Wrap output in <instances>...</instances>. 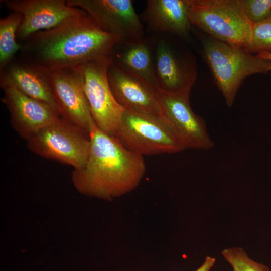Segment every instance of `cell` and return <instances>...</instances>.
I'll use <instances>...</instances> for the list:
<instances>
[{
    "instance_id": "d6986e66",
    "label": "cell",
    "mask_w": 271,
    "mask_h": 271,
    "mask_svg": "<svg viewBox=\"0 0 271 271\" xmlns=\"http://www.w3.org/2000/svg\"><path fill=\"white\" fill-rule=\"evenodd\" d=\"M221 253L233 271H270L265 264L251 259L242 248H225Z\"/></svg>"
},
{
    "instance_id": "5bb4252c",
    "label": "cell",
    "mask_w": 271,
    "mask_h": 271,
    "mask_svg": "<svg viewBox=\"0 0 271 271\" xmlns=\"http://www.w3.org/2000/svg\"><path fill=\"white\" fill-rule=\"evenodd\" d=\"M0 72L2 88L13 87L27 96L57 109L47 68L22 55L15 56Z\"/></svg>"
},
{
    "instance_id": "9c48e42d",
    "label": "cell",
    "mask_w": 271,
    "mask_h": 271,
    "mask_svg": "<svg viewBox=\"0 0 271 271\" xmlns=\"http://www.w3.org/2000/svg\"><path fill=\"white\" fill-rule=\"evenodd\" d=\"M191 91L175 94L158 90L160 104L158 118L184 150H209L214 146L204 119L192 109Z\"/></svg>"
},
{
    "instance_id": "52a82bcc",
    "label": "cell",
    "mask_w": 271,
    "mask_h": 271,
    "mask_svg": "<svg viewBox=\"0 0 271 271\" xmlns=\"http://www.w3.org/2000/svg\"><path fill=\"white\" fill-rule=\"evenodd\" d=\"M112 62L109 56L89 61L78 68L95 124L115 137L125 109L115 99L109 84L107 71Z\"/></svg>"
},
{
    "instance_id": "9a60e30c",
    "label": "cell",
    "mask_w": 271,
    "mask_h": 271,
    "mask_svg": "<svg viewBox=\"0 0 271 271\" xmlns=\"http://www.w3.org/2000/svg\"><path fill=\"white\" fill-rule=\"evenodd\" d=\"M107 77L115 99L125 110L158 117L160 104L156 88L112 62Z\"/></svg>"
},
{
    "instance_id": "ac0fdd59",
    "label": "cell",
    "mask_w": 271,
    "mask_h": 271,
    "mask_svg": "<svg viewBox=\"0 0 271 271\" xmlns=\"http://www.w3.org/2000/svg\"><path fill=\"white\" fill-rule=\"evenodd\" d=\"M23 20V15L12 11L0 19V69L22 49L21 44L18 42L17 34Z\"/></svg>"
},
{
    "instance_id": "5b68a950",
    "label": "cell",
    "mask_w": 271,
    "mask_h": 271,
    "mask_svg": "<svg viewBox=\"0 0 271 271\" xmlns=\"http://www.w3.org/2000/svg\"><path fill=\"white\" fill-rule=\"evenodd\" d=\"M27 146L41 157L79 169L87 160L90 139L89 133L60 117L27 141Z\"/></svg>"
},
{
    "instance_id": "e0dca14e",
    "label": "cell",
    "mask_w": 271,
    "mask_h": 271,
    "mask_svg": "<svg viewBox=\"0 0 271 271\" xmlns=\"http://www.w3.org/2000/svg\"><path fill=\"white\" fill-rule=\"evenodd\" d=\"M153 38L120 40L114 47L112 63L157 90L154 73Z\"/></svg>"
},
{
    "instance_id": "277c9868",
    "label": "cell",
    "mask_w": 271,
    "mask_h": 271,
    "mask_svg": "<svg viewBox=\"0 0 271 271\" xmlns=\"http://www.w3.org/2000/svg\"><path fill=\"white\" fill-rule=\"evenodd\" d=\"M189 17L216 39L246 49L250 43L253 24L239 0H190Z\"/></svg>"
},
{
    "instance_id": "44dd1931",
    "label": "cell",
    "mask_w": 271,
    "mask_h": 271,
    "mask_svg": "<svg viewBox=\"0 0 271 271\" xmlns=\"http://www.w3.org/2000/svg\"><path fill=\"white\" fill-rule=\"evenodd\" d=\"M242 9L249 19L255 24L271 17V0H239Z\"/></svg>"
},
{
    "instance_id": "30bf717a",
    "label": "cell",
    "mask_w": 271,
    "mask_h": 271,
    "mask_svg": "<svg viewBox=\"0 0 271 271\" xmlns=\"http://www.w3.org/2000/svg\"><path fill=\"white\" fill-rule=\"evenodd\" d=\"M48 70L54 101L61 117L89 133L94 121L79 68Z\"/></svg>"
},
{
    "instance_id": "8fae6325",
    "label": "cell",
    "mask_w": 271,
    "mask_h": 271,
    "mask_svg": "<svg viewBox=\"0 0 271 271\" xmlns=\"http://www.w3.org/2000/svg\"><path fill=\"white\" fill-rule=\"evenodd\" d=\"M85 11L104 32L121 40L144 37L143 25L131 0H67Z\"/></svg>"
},
{
    "instance_id": "4fadbf2b",
    "label": "cell",
    "mask_w": 271,
    "mask_h": 271,
    "mask_svg": "<svg viewBox=\"0 0 271 271\" xmlns=\"http://www.w3.org/2000/svg\"><path fill=\"white\" fill-rule=\"evenodd\" d=\"M2 89V100L9 112L11 124L26 141L61 117L57 109L49 104L27 96L13 87Z\"/></svg>"
},
{
    "instance_id": "ffe728a7",
    "label": "cell",
    "mask_w": 271,
    "mask_h": 271,
    "mask_svg": "<svg viewBox=\"0 0 271 271\" xmlns=\"http://www.w3.org/2000/svg\"><path fill=\"white\" fill-rule=\"evenodd\" d=\"M247 50L251 53L271 52V17L263 22L253 24L251 40Z\"/></svg>"
},
{
    "instance_id": "603a6c76",
    "label": "cell",
    "mask_w": 271,
    "mask_h": 271,
    "mask_svg": "<svg viewBox=\"0 0 271 271\" xmlns=\"http://www.w3.org/2000/svg\"><path fill=\"white\" fill-rule=\"evenodd\" d=\"M257 55L263 59H266L271 61V52L267 51L261 52L257 54ZM270 77H271V72H270Z\"/></svg>"
},
{
    "instance_id": "3957f363",
    "label": "cell",
    "mask_w": 271,
    "mask_h": 271,
    "mask_svg": "<svg viewBox=\"0 0 271 271\" xmlns=\"http://www.w3.org/2000/svg\"><path fill=\"white\" fill-rule=\"evenodd\" d=\"M202 54L228 107L247 77L271 72L270 60L210 36L202 41Z\"/></svg>"
},
{
    "instance_id": "ba28073f",
    "label": "cell",
    "mask_w": 271,
    "mask_h": 271,
    "mask_svg": "<svg viewBox=\"0 0 271 271\" xmlns=\"http://www.w3.org/2000/svg\"><path fill=\"white\" fill-rule=\"evenodd\" d=\"M115 137L126 148L143 156L184 150L157 116L128 110Z\"/></svg>"
},
{
    "instance_id": "7402d4cb",
    "label": "cell",
    "mask_w": 271,
    "mask_h": 271,
    "mask_svg": "<svg viewBox=\"0 0 271 271\" xmlns=\"http://www.w3.org/2000/svg\"><path fill=\"white\" fill-rule=\"evenodd\" d=\"M216 259L214 257L207 256L202 265L195 271H210Z\"/></svg>"
},
{
    "instance_id": "2e32d148",
    "label": "cell",
    "mask_w": 271,
    "mask_h": 271,
    "mask_svg": "<svg viewBox=\"0 0 271 271\" xmlns=\"http://www.w3.org/2000/svg\"><path fill=\"white\" fill-rule=\"evenodd\" d=\"M190 7V0H149L143 13L144 19L151 32L187 38L191 25Z\"/></svg>"
},
{
    "instance_id": "8992f818",
    "label": "cell",
    "mask_w": 271,
    "mask_h": 271,
    "mask_svg": "<svg viewBox=\"0 0 271 271\" xmlns=\"http://www.w3.org/2000/svg\"><path fill=\"white\" fill-rule=\"evenodd\" d=\"M158 34L153 37L154 73L157 90L170 94L191 91L197 76L194 56L164 33Z\"/></svg>"
},
{
    "instance_id": "7c38bea8",
    "label": "cell",
    "mask_w": 271,
    "mask_h": 271,
    "mask_svg": "<svg viewBox=\"0 0 271 271\" xmlns=\"http://www.w3.org/2000/svg\"><path fill=\"white\" fill-rule=\"evenodd\" d=\"M4 5L12 12L23 15L17 39L21 42L38 31L54 28L67 20L86 13L72 7L65 0H3Z\"/></svg>"
},
{
    "instance_id": "6da1fadb",
    "label": "cell",
    "mask_w": 271,
    "mask_h": 271,
    "mask_svg": "<svg viewBox=\"0 0 271 271\" xmlns=\"http://www.w3.org/2000/svg\"><path fill=\"white\" fill-rule=\"evenodd\" d=\"M120 39L103 31L87 13L36 32L23 41L22 55L50 70L77 68L111 55Z\"/></svg>"
},
{
    "instance_id": "7a4b0ae2",
    "label": "cell",
    "mask_w": 271,
    "mask_h": 271,
    "mask_svg": "<svg viewBox=\"0 0 271 271\" xmlns=\"http://www.w3.org/2000/svg\"><path fill=\"white\" fill-rule=\"evenodd\" d=\"M90 146L86 164L74 169L72 178L81 193L111 199L136 188L146 165L143 155L126 148L115 137L95 123L90 131Z\"/></svg>"
}]
</instances>
